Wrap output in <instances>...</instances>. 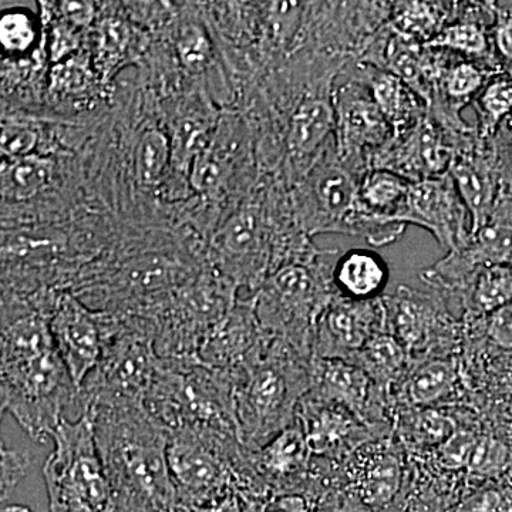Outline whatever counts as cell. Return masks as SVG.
I'll list each match as a JSON object with an SVG mask.
<instances>
[{"label": "cell", "instance_id": "cell-33", "mask_svg": "<svg viewBox=\"0 0 512 512\" xmlns=\"http://www.w3.org/2000/svg\"><path fill=\"white\" fill-rule=\"evenodd\" d=\"M50 158L29 156L2 161V195L5 200L25 201L36 197L52 181Z\"/></svg>", "mask_w": 512, "mask_h": 512}, {"label": "cell", "instance_id": "cell-45", "mask_svg": "<svg viewBox=\"0 0 512 512\" xmlns=\"http://www.w3.org/2000/svg\"><path fill=\"white\" fill-rule=\"evenodd\" d=\"M128 42V30L119 20L104 23L101 29V47L107 55H121Z\"/></svg>", "mask_w": 512, "mask_h": 512}, {"label": "cell", "instance_id": "cell-2", "mask_svg": "<svg viewBox=\"0 0 512 512\" xmlns=\"http://www.w3.org/2000/svg\"><path fill=\"white\" fill-rule=\"evenodd\" d=\"M92 416L103 466L117 495V512H177L167 460V433L144 404L82 410Z\"/></svg>", "mask_w": 512, "mask_h": 512}, {"label": "cell", "instance_id": "cell-29", "mask_svg": "<svg viewBox=\"0 0 512 512\" xmlns=\"http://www.w3.org/2000/svg\"><path fill=\"white\" fill-rule=\"evenodd\" d=\"M410 185V181L392 171L372 168L360 180L357 210L376 220L403 224Z\"/></svg>", "mask_w": 512, "mask_h": 512}, {"label": "cell", "instance_id": "cell-42", "mask_svg": "<svg viewBox=\"0 0 512 512\" xmlns=\"http://www.w3.org/2000/svg\"><path fill=\"white\" fill-rule=\"evenodd\" d=\"M30 467V457L25 451L12 450L2 443V503L8 500L20 481L26 477Z\"/></svg>", "mask_w": 512, "mask_h": 512}, {"label": "cell", "instance_id": "cell-16", "mask_svg": "<svg viewBox=\"0 0 512 512\" xmlns=\"http://www.w3.org/2000/svg\"><path fill=\"white\" fill-rule=\"evenodd\" d=\"M116 322V316L93 311L70 291L57 296L50 313V330L77 389L99 363Z\"/></svg>", "mask_w": 512, "mask_h": 512}, {"label": "cell", "instance_id": "cell-8", "mask_svg": "<svg viewBox=\"0 0 512 512\" xmlns=\"http://www.w3.org/2000/svg\"><path fill=\"white\" fill-rule=\"evenodd\" d=\"M238 289L210 264L148 316L161 359H197L198 350L238 299Z\"/></svg>", "mask_w": 512, "mask_h": 512}, {"label": "cell", "instance_id": "cell-24", "mask_svg": "<svg viewBox=\"0 0 512 512\" xmlns=\"http://www.w3.org/2000/svg\"><path fill=\"white\" fill-rule=\"evenodd\" d=\"M458 406L471 407L461 353L414 362L393 399L394 410L400 407L448 409Z\"/></svg>", "mask_w": 512, "mask_h": 512}, {"label": "cell", "instance_id": "cell-1", "mask_svg": "<svg viewBox=\"0 0 512 512\" xmlns=\"http://www.w3.org/2000/svg\"><path fill=\"white\" fill-rule=\"evenodd\" d=\"M49 316L32 303L2 298L0 402L36 441L52 437L79 389L56 348Z\"/></svg>", "mask_w": 512, "mask_h": 512}, {"label": "cell", "instance_id": "cell-36", "mask_svg": "<svg viewBox=\"0 0 512 512\" xmlns=\"http://www.w3.org/2000/svg\"><path fill=\"white\" fill-rule=\"evenodd\" d=\"M464 335L483 338L498 350L512 352V302L483 319L463 322Z\"/></svg>", "mask_w": 512, "mask_h": 512}, {"label": "cell", "instance_id": "cell-44", "mask_svg": "<svg viewBox=\"0 0 512 512\" xmlns=\"http://www.w3.org/2000/svg\"><path fill=\"white\" fill-rule=\"evenodd\" d=\"M60 13H62L64 22L74 29H84L92 25L96 18V3L93 2H60Z\"/></svg>", "mask_w": 512, "mask_h": 512}, {"label": "cell", "instance_id": "cell-20", "mask_svg": "<svg viewBox=\"0 0 512 512\" xmlns=\"http://www.w3.org/2000/svg\"><path fill=\"white\" fill-rule=\"evenodd\" d=\"M296 419L301 423L313 458L329 464L346 460L370 441L392 437L390 431L376 429L339 404L319 402L305 396Z\"/></svg>", "mask_w": 512, "mask_h": 512}, {"label": "cell", "instance_id": "cell-13", "mask_svg": "<svg viewBox=\"0 0 512 512\" xmlns=\"http://www.w3.org/2000/svg\"><path fill=\"white\" fill-rule=\"evenodd\" d=\"M406 451L392 437L370 441L339 464L326 463L329 490H343L370 510H383L394 503L406 485Z\"/></svg>", "mask_w": 512, "mask_h": 512}, {"label": "cell", "instance_id": "cell-25", "mask_svg": "<svg viewBox=\"0 0 512 512\" xmlns=\"http://www.w3.org/2000/svg\"><path fill=\"white\" fill-rule=\"evenodd\" d=\"M460 426V406L448 409L400 407L393 414V439L414 458L427 456Z\"/></svg>", "mask_w": 512, "mask_h": 512}, {"label": "cell", "instance_id": "cell-43", "mask_svg": "<svg viewBox=\"0 0 512 512\" xmlns=\"http://www.w3.org/2000/svg\"><path fill=\"white\" fill-rule=\"evenodd\" d=\"M79 45L80 40L76 29L67 25L66 22L59 23L53 28L52 35H50V62L57 64L70 59L73 53H76V50L79 49Z\"/></svg>", "mask_w": 512, "mask_h": 512}, {"label": "cell", "instance_id": "cell-46", "mask_svg": "<svg viewBox=\"0 0 512 512\" xmlns=\"http://www.w3.org/2000/svg\"><path fill=\"white\" fill-rule=\"evenodd\" d=\"M498 137L505 141L504 146H508L512 151V119L508 120L507 123L504 124L500 133H498Z\"/></svg>", "mask_w": 512, "mask_h": 512}, {"label": "cell", "instance_id": "cell-27", "mask_svg": "<svg viewBox=\"0 0 512 512\" xmlns=\"http://www.w3.org/2000/svg\"><path fill=\"white\" fill-rule=\"evenodd\" d=\"M389 278V266L382 256L370 249H350L340 254L333 268L336 292L353 301L382 298Z\"/></svg>", "mask_w": 512, "mask_h": 512}, {"label": "cell", "instance_id": "cell-41", "mask_svg": "<svg viewBox=\"0 0 512 512\" xmlns=\"http://www.w3.org/2000/svg\"><path fill=\"white\" fill-rule=\"evenodd\" d=\"M490 37L498 63L508 73H512V5L501 6L497 3Z\"/></svg>", "mask_w": 512, "mask_h": 512}, {"label": "cell", "instance_id": "cell-26", "mask_svg": "<svg viewBox=\"0 0 512 512\" xmlns=\"http://www.w3.org/2000/svg\"><path fill=\"white\" fill-rule=\"evenodd\" d=\"M363 74L377 107L393 127L394 137L410 130L427 114L426 101L399 77L362 63Z\"/></svg>", "mask_w": 512, "mask_h": 512}, {"label": "cell", "instance_id": "cell-9", "mask_svg": "<svg viewBox=\"0 0 512 512\" xmlns=\"http://www.w3.org/2000/svg\"><path fill=\"white\" fill-rule=\"evenodd\" d=\"M167 460L178 510H191L238 491L247 450L238 439L184 429L168 434Z\"/></svg>", "mask_w": 512, "mask_h": 512}, {"label": "cell", "instance_id": "cell-5", "mask_svg": "<svg viewBox=\"0 0 512 512\" xmlns=\"http://www.w3.org/2000/svg\"><path fill=\"white\" fill-rule=\"evenodd\" d=\"M339 255L336 249H320L311 258L288 262L252 293L256 318L266 333L312 357L316 322L338 295L333 268Z\"/></svg>", "mask_w": 512, "mask_h": 512}, {"label": "cell", "instance_id": "cell-30", "mask_svg": "<svg viewBox=\"0 0 512 512\" xmlns=\"http://www.w3.org/2000/svg\"><path fill=\"white\" fill-rule=\"evenodd\" d=\"M511 302L512 266H485L474 275L461 298V322L483 319Z\"/></svg>", "mask_w": 512, "mask_h": 512}, {"label": "cell", "instance_id": "cell-7", "mask_svg": "<svg viewBox=\"0 0 512 512\" xmlns=\"http://www.w3.org/2000/svg\"><path fill=\"white\" fill-rule=\"evenodd\" d=\"M160 363L150 320L140 316L117 318L99 363L79 389L80 410L143 404Z\"/></svg>", "mask_w": 512, "mask_h": 512}, {"label": "cell", "instance_id": "cell-34", "mask_svg": "<svg viewBox=\"0 0 512 512\" xmlns=\"http://www.w3.org/2000/svg\"><path fill=\"white\" fill-rule=\"evenodd\" d=\"M173 158V147L160 130L144 131L134 147L133 170L138 183L154 187L163 180Z\"/></svg>", "mask_w": 512, "mask_h": 512}, {"label": "cell", "instance_id": "cell-11", "mask_svg": "<svg viewBox=\"0 0 512 512\" xmlns=\"http://www.w3.org/2000/svg\"><path fill=\"white\" fill-rule=\"evenodd\" d=\"M336 154L357 174L372 170L377 154L392 143L393 127L377 107L359 60L346 64L333 84Z\"/></svg>", "mask_w": 512, "mask_h": 512}, {"label": "cell", "instance_id": "cell-23", "mask_svg": "<svg viewBox=\"0 0 512 512\" xmlns=\"http://www.w3.org/2000/svg\"><path fill=\"white\" fill-rule=\"evenodd\" d=\"M271 335L259 325L251 295L239 298L197 353L202 365L237 375L265 348Z\"/></svg>", "mask_w": 512, "mask_h": 512}, {"label": "cell", "instance_id": "cell-17", "mask_svg": "<svg viewBox=\"0 0 512 512\" xmlns=\"http://www.w3.org/2000/svg\"><path fill=\"white\" fill-rule=\"evenodd\" d=\"M306 396L339 404L369 426L393 433V406L389 397L365 370L339 359L312 357L311 389Z\"/></svg>", "mask_w": 512, "mask_h": 512}, {"label": "cell", "instance_id": "cell-19", "mask_svg": "<svg viewBox=\"0 0 512 512\" xmlns=\"http://www.w3.org/2000/svg\"><path fill=\"white\" fill-rule=\"evenodd\" d=\"M402 222L426 229L447 252L460 251L471 238L470 214L450 173L410 185Z\"/></svg>", "mask_w": 512, "mask_h": 512}, {"label": "cell", "instance_id": "cell-32", "mask_svg": "<svg viewBox=\"0 0 512 512\" xmlns=\"http://www.w3.org/2000/svg\"><path fill=\"white\" fill-rule=\"evenodd\" d=\"M474 107L477 136L481 140H493L512 119V74L504 70L491 77L474 100Z\"/></svg>", "mask_w": 512, "mask_h": 512}, {"label": "cell", "instance_id": "cell-10", "mask_svg": "<svg viewBox=\"0 0 512 512\" xmlns=\"http://www.w3.org/2000/svg\"><path fill=\"white\" fill-rule=\"evenodd\" d=\"M382 303L384 329L399 340L413 363L429 357L460 355L463 322L440 292L400 285L393 295H383Z\"/></svg>", "mask_w": 512, "mask_h": 512}, {"label": "cell", "instance_id": "cell-39", "mask_svg": "<svg viewBox=\"0 0 512 512\" xmlns=\"http://www.w3.org/2000/svg\"><path fill=\"white\" fill-rule=\"evenodd\" d=\"M177 53L181 63L190 72L204 70L211 60V43L205 30L195 25L181 29L177 40Z\"/></svg>", "mask_w": 512, "mask_h": 512}, {"label": "cell", "instance_id": "cell-35", "mask_svg": "<svg viewBox=\"0 0 512 512\" xmlns=\"http://www.w3.org/2000/svg\"><path fill=\"white\" fill-rule=\"evenodd\" d=\"M39 20L26 8H9L0 13V45L8 59L28 55L39 40Z\"/></svg>", "mask_w": 512, "mask_h": 512}, {"label": "cell", "instance_id": "cell-15", "mask_svg": "<svg viewBox=\"0 0 512 512\" xmlns=\"http://www.w3.org/2000/svg\"><path fill=\"white\" fill-rule=\"evenodd\" d=\"M500 138L476 136L454 156L450 175L471 218V235L490 220L512 167Z\"/></svg>", "mask_w": 512, "mask_h": 512}, {"label": "cell", "instance_id": "cell-38", "mask_svg": "<svg viewBox=\"0 0 512 512\" xmlns=\"http://www.w3.org/2000/svg\"><path fill=\"white\" fill-rule=\"evenodd\" d=\"M456 512H512V477L474 488Z\"/></svg>", "mask_w": 512, "mask_h": 512}, {"label": "cell", "instance_id": "cell-4", "mask_svg": "<svg viewBox=\"0 0 512 512\" xmlns=\"http://www.w3.org/2000/svg\"><path fill=\"white\" fill-rule=\"evenodd\" d=\"M144 409L171 434L190 429L238 439L235 379L197 359H161Z\"/></svg>", "mask_w": 512, "mask_h": 512}, {"label": "cell", "instance_id": "cell-37", "mask_svg": "<svg viewBox=\"0 0 512 512\" xmlns=\"http://www.w3.org/2000/svg\"><path fill=\"white\" fill-rule=\"evenodd\" d=\"M94 74L83 57H70L53 64L50 70V90L59 96H77L92 87Z\"/></svg>", "mask_w": 512, "mask_h": 512}, {"label": "cell", "instance_id": "cell-3", "mask_svg": "<svg viewBox=\"0 0 512 512\" xmlns=\"http://www.w3.org/2000/svg\"><path fill=\"white\" fill-rule=\"evenodd\" d=\"M312 357L271 336L262 352L235 379V416L242 446L264 447L296 420L311 389Z\"/></svg>", "mask_w": 512, "mask_h": 512}, {"label": "cell", "instance_id": "cell-12", "mask_svg": "<svg viewBox=\"0 0 512 512\" xmlns=\"http://www.w3.org/2000/svg\"><path fill=\"white\" fill-rule=\"evenodd\" d=\"M362 177L340 160L335 143L330 144L311 170L288 188L299 227L311 238L343 235L346 222L356 210Z\"/></svg>", "mask_w": 512, "mask_h": 512}, {"label": "cell", "instance_id": "cell-47", "mask_svg": "<svg viewBox=\"0 0 512 512\" xmlns=\"http://www.w3.org/2000/svg\"><path fill=\"white\" fill-rule=\"evenodd\" d=\"M2 512H32L26 505L10 504L3 505Z\"/></svg>", "mask_w": 512, "mask_h": 512}, {"label": "cell", "instance_id": "cell-21", "mask_svg": "<svg viewBox=\"0 0 512 512\" xmlns=\"http://www.w3.org/2000/svg\"><path fill=\"white\" fill-rule=\"evenodd\" d=\"M384 329L382 298L353 301L338 295L320 313L312 338V357L352 362Z\"/></svg>", "mask_w": 512, "mask_h": 512}, {"label": "cell", "instance_id": "cell-31", "mask_svg": "<svg viewBox=\"0 0 512 512\" xmlns=\"http://www.w3.org/2000/svg\"><path fill=\"white\" fill-rule=\"evenodd\" d=\"M457 2H394L387 25L426 46L456 18Z\"/></svg>", "mask_w": 512, "mask_h": 512}, {"label": "cell", "instance_id": "cell-14", "mask_svg": "<svg viewBox=\"0 0 512 512\" xmlns=\"http://www.w3.org/2000/svg\"><path fill=\"white\" fill-rule=\"evenodd\" d=\"M323 80L293 101L282 136V160L278 178L286 188L311 170L335 137L333 84Z\"/></svg>", "mask_w": 512, "mask_h": 512}, {"label": "cell", "instance_id": "cell-48", "mask_svg": "<svg viewBox=\"0 0 512 512\" xmlns=\"http://www.w3.org/2000/svg\"><path fill=\"white\" fill-rule=\"evenodd\" d=\"M512 74V73H511Z\"/></svg>", "mask_w": 512, "mask_h": 512}, {"label": "cell", "instance_id": "cell-28", "mask_svg": "<svg viewBox=\"0 0 512 512\" xmlns=\"http://www.w3.org/2000/svg\"><path fill=\"white\" fill-rule=\"evenodd\" d=\"M352 363L365 370L370 379L389 397L393 406L394 394L402 386L413 360L407 350L400 345L399 340L383 330L370 339L365 348L357 353Z\"/></svg>", "mask_w": 512, "mask_h": 512}, {"label": "cell", "instance_id": "cell-18", "mask_svg": "<svg viewBox=\"0 0 512 512\" xmlns=\"http://www.w3.org/2000/svg\"><path fill=\"white\" fill-rule=\"evenodd\" d=\"M458 141L427 111L410 130L393 138L373 160L372 168L392 171L410 183L450 173Z\"/></svg>", "mask_w": 512, "mask_h": 512}, {"label": "cell", "instance_id": "cell-22", "mask_svg": "<svg viewBox=\"0 0 512 512\" xmlns=\"http://www.w3.org/2000/svg\"><path fill=\"white\" fill-rule=\"evenodd\" d=\"M247 461L266 494L306 493L311 488L313 456L298 419L264 447L247 450Z\"/></svg>", "mask_w": 512, "mask_h": 512}, {"label": "cell", "instance_id": "cell-6", "mask_svg": "<svg viewBox=\"0 0 512 512\" xmlns=\"http://www.w3.org/2000/svg\"><path fill=\"white\" fill-rule=\"evenodd\" d=\"M43 466L49 512H117V495L101 461L92 416L63 419Z\"/></svg>", "mask_w": 512, "mask_h": 512}, {"label": "cell", "instance_id": "cell-40", "mask_svg": "<svg viewBox=\"0 0 512 512\" xmlns=\"http://www.w3.org/2000/svg\"><path fill=\"white\" fill-rule=\"evenodd\" d=\"M0 143L3 160L33 156L39 146V131L29 124L3 123Z\"/></svg>", "mask_w": 512, "mask_h": 512}]
</instances>
